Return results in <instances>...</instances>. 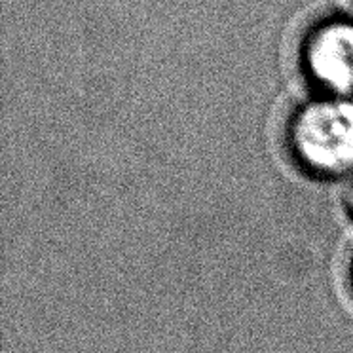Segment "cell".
<instances>
[{
	"label": "cell",
	"mask_w": 353,
	"mask_h": 353,
	"mask_svg": "<svg viewBox=\"0 0 353 353\" xmlns=\"http://www.w3.org/2000/svg\"><path fill=\"white\" fill-rule=\"evenodd\" d=\"M302 65L332 95L353 93V17H323L302 40Z\"/></svg>",
	"instance_id": "7a4b0ae2"
},
{
	"label": "cell",
	"mask_w": 353,
	"mask_h": 353,
	"mask_svg": "<svg viewBox=\"0 0 353 353\" xmlns=\"http://www.w3.org/2000/svg\"><path fill=\"white\" fill-rule=\"evenodd\" d=\"M291 139L310 168L323 173L353 169V99L332 95L304 105L294 116Z\"/></svg>",
	"instance_id": "6da1fadb"
}]
</instances>
